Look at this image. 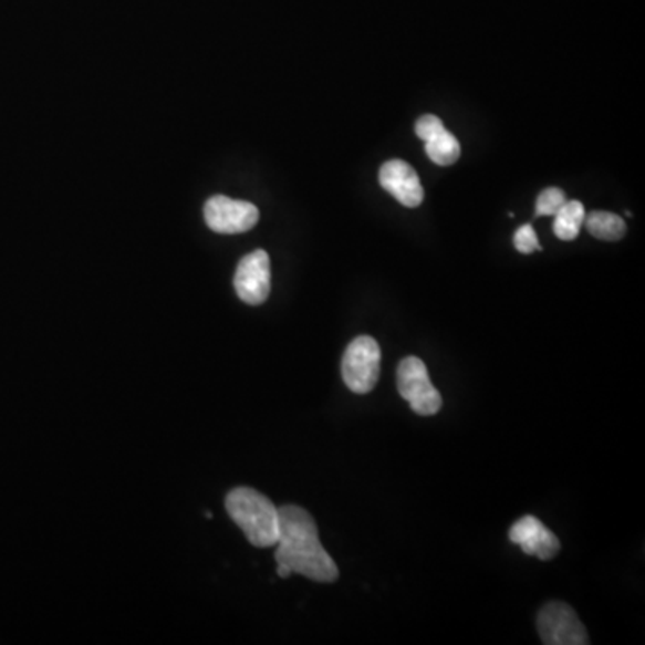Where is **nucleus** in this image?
Masks as SVG:
<instances>
[{"instance_id":"obj_1","label":"nucleus","mask_w":645,"mask_h":645,"mask_svg":"<svg viewBox=\"0 0 645 645\" xmlns=\"http://www.w3.org/2000/svg\"><path fill=\"white\" fill-rule=\"evenodd\" d=\"M277 542V574L288 580L292 574L305 575L316 583H334L340 569L321 545L320 532L312 514L298 506H283Z\"/></svg>"},{"instance_id":"obj_2","label":"nucleus","mask_w":645,"mask_h":645,"mask_svg":"<svg viewBox=\"0 0 645 645\" xmlns=\"http://www.w3.org/2000/svg\"><path fill=\"white\" fill-rule=\"evenodd\" d=\"M230 519L242 529L254 547H273L279 542L280 511L266 495L253 488H236L227 497Z\"/></svg>"},{"instance_id":"obj_3","label":"nucleus","mask_w":645,"mask_h":645,"mask_svg":"<svg viewBox=\"0 0 645 645\" xmlns=\"http://www.w3.org/2000/svg\"><path fill=\"white\" fill-rule=\"evenodd\" d=\"M381 346L372 335H358L346 346L341 363L343 381L350 392L367 395L381 375Z\"/></svg>"},{"instance_id":"obj_4","label":"nucleus","mask_w":645,"mask_h":645,"mask_svg":"<svg viewBox=\"0 0 645 645\" xmlns=\"http://www.w3.org/2000/svg\"><path fill=\"white\" fill-rule=\"evenodd\" d=\"M396 386L405 402L419 416H433L439 413L444 400L438 389L430 382L429 372L424 361L418 357L402 358L396 372Z\"/></svg>"},{"instance_id":"obj_5","label":"nucleus","mask_w":645,"mask_h":645,"mask_svg":"<svg viewBox=\"0 0 645 645\" xmlns=\"http://www.w3.org/2000/svg\"><path fill=\"white\" fill-rule=\"evenodd\" d=\"M538 633L545 645H589V633L578 613L565 603L545 604L537 617Z\"/></svg>"},{"instance_id":"obj_6","label":"nucleus","mask_w":645,"mask_h":645,"mask_svg":"<svg viewBox=\"0 0 645 645\" xmlns=\"http://www.w3.org/2000/svg\"><path fill=\"white\" fill-rule=\"evenodd\" d=\"M205 221L210 230L225 236L245 233L259 222V208L253 202L239 201L227 196H214L205 202Z\"/></svg>"},{"instance_id":"obj_7","label":"nucleus","mask_w":645,"mask_h":645,"mask_svg":"<svg viewBox=\"0 0 645 645\" xmlns=\"http://www.w3.org/2000/svg\"><path fill=\"white\" fill-rule=\"evenodd\" d=\"M237 297L248 305H262L271 292V262L264 250L246 254L236 271Z\"/></svg>"},{"instance_id":"obj_8","label":"nucleus","mask_w":645,"mask_h":645,"mask_svg":"<svg viewBox=\"0 0 645 645\" xmlns=\"http://www.w3.org/2000/svg\"><path fill=\"white\" fill-rule=\"evenodd\" d=\"M509 540L522 549L523 554L549 561L558 556L561 543L554 532L543 526L542 520L528 514L513 523L509 529Z\"/></svg>"},{"instance_id":"obj_9","label":"nucleus","mask_w":645,"mask_h":645,"mask_svg":"<svg viewBox=\"0 0 645 645\" xmlns=\"http://www.w3.org/2000/svg\"><path fill=\"white\" fill-rule=\"evenodd\" d=\"M378 181L404 207L416 208L424 201V187L419 184L416 170L407 162H386L378 173Z\"/></svg>"},{"instance_id":"obj_10","label":"nucleus","mask_w":645,"mask_h":645,"mask_svg":"<svg viewBox=\"0 0 645 645\" xmlns=\"http://www.w3.org/2000/svg\"><path fill=\"white\" fill-rule=\"evenodd\" d=\"M584 225L590 236L601 241H621L622 237L626 236V222L617 214L599 210L584 216Z\"/></svg>"},{"instance_id":"obj_11","label":"nucleus","mask_w":645,"mask_h":645,"mask_svg":"<svg viewBox=\"0 0 645 645\" xmlns=\"http://www.w3.org/2000/svg\"><path fill=\"white\" fill-rule=\"evenodd\" d=\"M583 202L566 201L560 208V212L554 216V233L561 241H574L575 237L580 236L581 227L584 225Z\"/></svg>"},{"instance_id":"obj_12","label":"nucleus","mask_w":645,"mask_h":645,"mask_svg":"<svg viewBox=\"0 0 645 645\" xmlns=\"http://www.w3.org/2000/svg\"><path fill=\"white\" fill-rule=\"evenodd\" d=\"M425 152L429 155L430 160L438 165H452L461 156V146L459 141L454 137L452 133L444 127L441 132L436 133L429 141H425Z\"/></svg>"},{"instance_id":"obj_13","label":"nucleus","mask_w":645,"mask_h":645,"mask_svg":"<svg viewBox=\"0 0 645 645\" xmlns=\"http://www.w3.org/2000/svg\"><path fill=\"white\" fill-rule=\"evenodd\" d=\"M566 198L563 190L551 187V189L543 190L537 199V216H556L560 208L565 205Z\"/></svg>"},{"instance_id":"obj_14","label":"nucleus","mask_w":645,"mask_h":645,"mask_svg":"<svg viewBox=\"0 0 645 645\" xmlns=\"http://www.w3.org/2000/svg\"><path fill=\"white\" fill-rule=\"evenodd\" d=\"M514 248L520 251V253L529 254L532 251L542 250L540 248V242H538L537 231L531 225H523L514 233Z\"/></svg>"},{"instance_id":"obj_15","label":"nucleus","mask_w":645,"mask_h":645,"mask_svg":"<svg viewBox=\"0 0 645 645\" xmlns=\"http://www.w3.org/2000/svg\"><path fill=\"white\" fill-rule=\"evenodd\" d=\"M445 124L441 118L436 117V115H424V117L418 118V123H416V135H418L422 141H429L430 137H434L436 133L441 132L444 129Z\"/></svg>"}]
</instances>
